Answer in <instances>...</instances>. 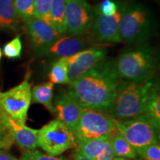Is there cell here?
I'll return each instance as SVG.
<instances>
[{"instance_id":"obj_24","label":"cell","mask_w":160,"mask_h":160,"mask_svg":"<svg viewBox=\"0 0 160 160\" xmlns=\"http://www.w3.org/2000/svg\"><path fill=\"white\" fill-rule=\"evenodd\" d=\"M145 113L148 115L160 125V97L159 88L156 90L152 94Z\"/></svg>"},{"instance_id":"obj_15","label":"cell","mask_w":160,"mask_h":160,"mask_svg":"<svg viewBox=\"0 0 160 160\" xmlns=\"http://www.w3.org/2000/svg\"><path fill=\"white\" fill-rule=\"evenodd\" d=\"M91 43L92 42L89 33L60 37L51 46L48 54L59 57H70L87 49Z\"/></svg>"},{"instance_id":"obj_14","label":"cell","mask_w":160,"mask_h":160,"mask_svg":"<svg viewBox=\"0 0 160 160\" xmlns=\"http://www.w3.org/2000/svg\"><path fill=\"white\" fill-rule=\"evenodd\" d=\"M54 113L57 114V119L65 125L73 134L80 118L82 114V108L72 98L68 93H62L56 99Z\"/></svg>"},{"instance_id":"obj_26","label":"cell","mask_w":160,"mask_h":160,"mask_svg":"<svg viewBox=\"0 0 160 160\" xmlns=\"http://www.w3.org/2000/svg\"><path fill=\"white\" fill-rule=\"evenodd\" d=\"M52 0H35L33 17L48 22Z\"/></svg>"},{"instance_id":"obj_18","label":"cell","mask_w":160,"mask_h":160,"mask_svg":"<svg viewBox=\"0 0 160 160\" xmlns=\"http://www.w3.org/2000/svg\"><path fill=\"white\" fill-rule=\"evenodd\" d=\"M13 0H0V28L15 29L19 22Z\"/></svg>"},{"instance_id":"obj_21","label":"cell","mask_w":160,"mask_h":160,"mask_svg":"<svg viewBox=\"0 0 160 160\" xmlns=\"http://www.w3.org/2000/svg\"><path fill=\"white\" fill-rule=\"evenodd\" d=\"M108 139H95L84 142L77 147V152L90 159L96 160L105 150Z\"/></svg>"},{"instance_id":"obj_20","label":"cell","mask_w":160,"mask_h":160,"mask_svg":"<svg viewBox=\"0 0 160 160\" xmlns=\"http://www.w3.org/2000/svg\"><path fill=\"white\" fill-rule=\"evenodd\" d=\"M68 58L61 57L53 64L48 73V79L53 84L59 85H70L68 74Z\"/></svg>"},{"instance_id":"obj_4","label":"cell","mask_w":160,"mask_h":160,"mask_svg":"<svg viewBox=\"0 0 160 160\" xmlns=\"http://www.w3.org/2000/svg\"><path fill=\"white\" fill-rule=\"evenodd\" d=\"M121 18L119 24V37L121 42L139 45L151 37L153 20L150 11L141 4H120Z\"/></svg>"},{"instance_id":"obj_29","label":"cell","mask_w":160,"mask_h":160,"mask_svg":"<svg viewBox=\"0 0 160 160\" xmlns=\"http://www.w3.org/2000/svg\"><path fill=\"white\" fill-rule=\"evenodd\" d=\"M97 8L100 13L105 17H111L118 11V5L113 0H103Z\"/></svg>"},{"instance_id":"obj_3","label":"cell","mask_w":160,"mask_h":160,"mask_svg":"<svg viewBox=\"0 0 160 160\" xmlns=\"http://www.w3.org/2000/svg\"><path fill=\"white\" fill-rule=\"evenodd\" d=\"M159 86L154 79L142 82L120 80L108 114L115 119H126L143 114L152 94Z\"/></svg>"},{"instance_id":"obj_30","label":"cell","mask_w":160,"mask_h":160,"mask_svg":"<svg viewBox=\"0 0 160 160\" xmlns=\"http://www.w3.org/2000/svg\"><path fill=\"white\" fill-rule=\"evenodd\" d=\"M111 138L108 139L106 141L105 148L102 153L100 154L96 160H113L114 159V154H113V148L111 145Z\"/></svg>"},{"instance_id":"obj_13","label":"cell","mask_w":160,"mask_h":160,"mask_svg":"<svg viewBox=\"0 0 160 160\" xmlns=\"http://www.w3.org/2000/svg\"><path fill=\"white\" fill-rule=\"evenodd\" d=\"M0 122L9 130L14 138L15 142L23 151H31L37 147L38 130L31 128L13 119L0 108Z\"/></svg>"},{"instance_id":"obj_1","label":"cell","mask_w":160,"mask_h":160,"mask_svg":"<svg viewBox=\"0 0 160 160\" xmlns=\"http://www.w3.org/2000/svg\"><path fill=\"white\" fill-rule=\"evenodd\" d=\"M119 81L113 61L105 59L72 82L68 93L84 109L108 113Z\"/></svg>"},{"instance_id":"obj_23","label":"cell","mask_w":160,"mask_h":160,"mask_svg":"<svg viewBox=\"0 0 160 160\" xmlns=\"http://www.w3.org/2000/svg\"><path fill=\"white\" fill-rule=\"evenodd\" d=\"M22 41L20 36L13 38L11 41L6 43L3 48V53L8 59H19L22 55Z\"/></svg>"},{"instance_id":"obj_6","label":"cell","mask_w":160,"mask_h":160,"mask_svg":"<svg viewBox=\"0 0 160 160\" xmlns=\"http://www.w3.org/2000/svg\"><path fill=\"white\" fill-rule=\"evenodd\" d=\"M117 131L134 148L159 143L160 125L146 113L126 119H116Z\"/></svg>"},{"instance_id":"obj_5","label":"cell","mask_w":160,"mask_h":160,"mask_svg":"<svg viewBox=\"0 0 160 160\" xmlns=\"http://www.w3.org/2000/svg\"><path fill=\"white\" fill-rule=\"evenodd\" d=\"M117 131L116 119L107 113L83 109L77 128L73 133L74 146L88 140L113 137Z\"/></svg>"},{"instance_id":"obj_25","label":"cell","mask_w":160,"mask_h":160,"mask_svg":"<svg viewBox=\"0 0 160 160\" xmlns=\"http://www.w3.org/2000/svg\"><path fill=\"white\" fill-rule=\"evenodd\" d=\"M137 155L145 160H160L159 142L135 148Z\"/></svg>"},{"instance_id":"obj_19","label":"cell","mask_w":160,"mask_h":160,"mask_svg":"<svg viewBox=\"0 0 160 160\" xmlns=\"http://www.w3.org/2000/svg\"><path fill=\"white\" fill-rule=\"evenodd\" d=\"M111 145L115 157L128 159H133L137 157L138 155L134 148L117 131V130L111 139Z\"/></svg>"},{"instance_id":"obj_33","label":"cell","mask_w":160,"mask_h":160,"mask_svg":"<svg viewBox=\"0 0 160 160\" xmlns=\"http://www.w3.org/2000/svg\"><path fill=\"white\" fill-rule=\"evenodd\" d=\"M113 160H131V159H125V158H121V157H114Z\"/></svg>"},{"instance_id":"obj_32","label":"cell","mask_w":160,"mask_h":160,"mask_svg":"<svg viewBox=\"0 0 160 160\" xmlns=\"http://www.w3.org/2000/svg\"><path fill=\"white\" fill-rule=\"evenodd\" d=\"M74 160H91V159H88V158L84 157L83 155H82L81 153H78L77 152V154H76V156H75Z\"/></svg>"},{"instance_id":"obj_11","label":"cell","mask_w":160,"mask_h":160,"mask_svg":"<svg viewBox=\"0 0 160 160\" xmlns=\"http://www.w3.org/2000/svg\"><path fill=\"white\" fill-rule=\"evenodd\" d=\"M31 43L37 54H48L49 49L60 36L49 23L33 17L25 22Z\"/></svg>"},{"instance_id":"obj_17","label":"cell","mask_w":160,"mask_h":160,"mask_svg":"<svg viewBox=\"0 0 160 160\" xmlns=\"http://www.w3.org/2000/svg\"><path fill=\"white\" fill-rule=\"evenodd\" d=\"M53 97V84L51 82L39 84L31 89V101L44 105L51 113H54Z\"/></svg>"},{"instance_id":"obj_28","label":"cell","mask_w":160,"mask_h":160,"mask_svg":"<svg viewBox=\"0 0 160 160\" xmlns=\"http://www.w3.org/2000/svg\"><path fill=\"white\" fill-rule=\"evenodd\" d=\"M22 160H69L65 157H56L52 156L43 154L42 153L33 150L31 151H23L21 158Z\"/></svg>"},{"instance_id":"obj_2","label":"cell","mask_w":160,"mask_h":160,"mask_svg":"<svg viewBox=\"0 0 160 160\" xmlns=\"http://www.w3.org/2000/svg\"><path fill=\"white\" fill-rule=\"evenodd\" d=\"M113 62L119 80L142 82L153 79L158 66L157 53L142 43L124 50Z\"/></svg>"},{"instance_id":"obj_9","label":"cell","mask_w":160,"mask_h":160,"mask_svg":"<svg viewBox=\"0 0 160 160\" xmlns=\"http://www.w3.org/2000/svg\"><path fill=\"white\" fill-rule=\"evenodd\" d=\"M66 33L79 35L89 33L94 10L85 0H65Z\"/></svg>"},{"instance_id":"obj_31","label":"cell","mask_w":160,"mask_h":160,"mask_svg":"<svg viewBox=\"0 0 160 160\" xmlns=\"http://www.w3.org/2000/svg\"><path fill=\"white\" fill-rule=\"evenodd\" d=\"M0 160H22L21 159H17L13 157L11 153H8L6 151H0Z\"/></svg>"},{"instance_id":"obj_7","label":"cell","mask_w":160,"mask_h":160,"mask_svg":"<svg viewBox=\"0 0 160 160\" xmlns=\"http://www.w3.org/2000/svg\"><path fill=\"white\" fill-rule=\"evenodd\" d=\"M37 143L49 156L57 157L74 146V138L68 128L57 119L38 130Z\"/></svg>"},{"instance_id":"obj_34","label":"cell","mask_w":160,"mask_h":160,"mask_svg":"<svg viewBox=\"0 0 160 160\" xmlns=\"http://www.w3.org/2000/svg\"><path fill=\"white\" fill-rule=\"evenodd\" d=\"M2 53L1 48H0V60H1V59H2Z\"/></svg>"},{"instance_id":"obj_12","label":"cell","mask_w":160,"mask_h":160,"mask_svg":"<svg viewBox=\"0 0 160 160\" xmlns=\"http://www.w3.org/2000/svg\"><path fill=\"white\" fill-rule=\"evenodd\" d=\"M106 51L102 47H92L68 58V74L71 83L105 59Z\"/></svg>"},{"instance_id":"obj_16","label":"cell","mask_w":160,"mask_h":160,"mask_svg":"<svg viewBox=\"0 0 160 160\" xmlns=\"http://www.w3.org/2000/svg\"><path fill=\"white\" fill-rule=\"evenodd\" d=\"M47 22L54 28L60 37L66 34L65 0H52Z\"/></svg>"},{"instance_id":"obj_22","label":"cell","mask_w":160,"mask_h":160,"mask_svg":"<svg viewBox=\"0 0 160 160\" xmlns=\"http://www.w3.org/2000/svg\"><path fill=\"white\" fill-rule=\"evenodd\" d=\"M35 0H14L15 11L20 20L25 22L33 17Z\"/></svg>"},{"instance_id":"obj_10","label":"cell","mask_w":160,"mask_h":160,"mask_svg":"<svg viewBox=\"0 0 160 160\" xmlns=\"http://www.w3.org/2000/svg\"><path fill=\"white\" fill-rule=\"evenodd\" d=\"M93 22L89 31L92 44L120 42L119 37V24L121 18V5L118 6V11L111 17H105L100 13L97 8H93Z\"/></svg>"},{"instance_id":"obj_27","label":"cell","mask_w":160,"mask_h":160,"mask_svg":"<svg viewBox=\"0 0 160 160\" xmlns=\"http://www.w3.org/2000/svg\"><path fill=\"white\" fill-rule=\"evenodd\" d=\"M15 142L14 138L9 130L0 122V151H8Z\"/></svg>"},{"instance_id":"obj_8","label":"cell","mask_w":160,"mask_h":160,"mask_svg":"<svg viewBox=\"0 0 160 160\" xmlns=\"http://www.w3.org/2000/svg\"><path fill=\"white\" fill-rule=\"evenodd\" d=\"M31 73H27L19 85L5 92H0V108L8 115L25 125L31 103Z\"/></svg>"}]
</instances>
